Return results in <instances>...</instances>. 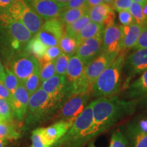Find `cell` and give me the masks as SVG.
<instances>
[{
    "label": "cell",
    "instance_id": "obj_5",
    "mask_svg": "<svg viewBox=\"0 0 147 147\" xmlns=\"http://www.w3.org/2000/svg\"><path fill=\"white\" fill-rule=\"evenodd\" d=\"M85 64L76 55L69 58L65 74L66 100L75 95L92 94L85 76Z\"/></svg>",
    "mask_w": 147,
    "mask_h": 147
},
{
    "label": "cell",
    "instance_id": "obj_33",
    "mask_svg": "<svg viewBox=\"0 0 147 147\" xmlns=\"http://www.w3.org/2000/svg\"><path fill=\"white\" fill-rule=\"evenodd\" d=\"M129 11L134 17L135 23L143 26L147 21L146 18L145 17L144 13H143L142 5L140 3L133 1L131 7L129 9Z\"/></svg>",
    "mask_w": 147,
    "mask_h": 147
},
{
    "label": "cell",
    "instance_id": "obj_19",
    "mask_svg": "<svg viewBox=\"0 0 147 147\" xmlns=\"http://www.w3.org/2000/svg\"><path fill=\"white\" fill-rule=\"evenodd\" d=\"M73 121H58L47 127H42L45 138L51 147L60 140L69 131Z\"/></svg>",
    "mask_w": 147,
    "mask_h": 147
},
{
    "label": "cell",
    "instance_id": "obj_29",
    "mask_svg": "<svg viewBox=\"0 0 147 147\" xmlns=\"http://www.w3.org/2000/svg\"><path fill=\"white\" fill-rule=\"evenodd\" d=\"M40 67L23 82L25 87L28 91L29 95H32L34 92H36L41 85L42 82L40 79Z\"/></svg>",
    "mask_w": 147,
    "mask_h": 147
},
{
    "label": "cell",
    "instance_id": "obj_52",
    "mask_svg": "<svg viewBox=\"0 0 147 147\" xmlns=\"http://www.w3.org/2000/svg\"><path fill=\"white\" fill-rule=\"evenodd\" d=\"M89 147H96L94 145V144H93V143H91V144H89Z\"/></svg>",
    "mask_w": 147,
    "mask_h": 147
},
{
    "label": "cell",
    "instance_id": "obj_34",
    "mask_svg": "<svg viewBox=\"0 0 147 147\" xmlns=\"http://www.w3.org/2000/svg\"><path fill=\"white\" fill-rule=\"evenodd\" d=\"M110 147H129L128 139L119 130L112 134Z\"/></svg>",
    "mask_w": 147,
    "mask_h": 147
},
{
    "label": "cell",
    "instance_id": "obj_26",
    "mask_svg": "<svg viewBox=\"0 0 147 147\" xmlns=\"http://www.w3.org/2000/svg\"><path fill=\"white\" fill-rule=\"evenodd\" d=\"M58 46L61 50L62 53L68 55L71 57L76 55L78 47V44L76 38L68 36L64 32Z\"/></svg>",
    "mask_w": 147,
    "mask_h": 147
},
{
    "label": "cell",
    "instance_id": "obj_7",
    "mask_svg": "<svg viewBox=\"0 0 147 147\" xmlns=\"http://www.w3.org/2000/svg\"><path fill=\"white\" fill-rule=\"evenodd\" d=\"M93 121V106L91 102L73 121L72 125L64 136L59 142L61 144L70 142L72 147H78L82 139L91 127Z\"/></svg>",
    "mask_w": 147,
    "mask_h": 147
},
{
    "label": "cell",
    "instance_id": "obj_14",
    "mask_svg": "<svg viewBox=\"0 0 147 147\" xmlns=\"http://www.w3.org/2000/svg\"><path fill=\"white\" fill-rule=\"evenodd\" d=\"M29 95L23 82H21L12 94L10 102L14 118L19 122L25 120L28 108Z\"/></svg>",
    "mask_w": 147,
    "mask_h": 147
},
{
    "label": "cell",
    "instance_id": "obj_17",
    "mask_svg": "<svg viewBox=\"0 0 147 147\" xmlns=\"http://www.w3.org/2000/svg\"><path fill=\"white\" fill-rule=\"evenodd\" d=\"M36 13L44 21L58 18L64 10L63 7L53 0H27Z\"/></svg>",
    "mask_w": 147,
    "mask_h": 147
},
{
    "label": "cell",
    "instance_id": "obj_30",
    "mask_svg": "<svg viewBox=\"0 0 147 147\" xmlns=\"http://www.w3.org/2000/svg\"><path fill=\"white\" fill-rule=\"evenodd\" d=\"M1 82L5 86V87L9 90L12 95L13 94L14 91L21 83L20 80L15 76V74L7 67H5L4 76H3V80Z\"/></svg>",
    "mask_w": 147,
    "mask_h": 147
},
{
    "label": "cell",
    "instance_id": "obj_3",
    "mask_svg": "<svg viewBox=\"0 0 147 147\" xmlns=\"http://www.w3.org/2000/svg\"><path fill=\"white\" fill-rule=\"evenodd\" d=\"M126 53L121 52L117 59L97 78L92 87V96H115L121 90Z\"/></svg>",
    "mask_w": 147,
    "mask_h": 147
},
{
    "label": "cell",
    "instance_id": "obj_20",
    "mask_svg": "<svg viewBox=\"0 0 147 147\" xmlns=\"http://www.w3.org/2000/svg\"><path fill=\"white\" fill-rule=\"evenodd\" d=\"M122 32V45L121 52H127L134 49L142 31V25L134 22L128 26L120 25Z\"/></svg>",
    "mask_w": 147,
    "mask_h": 147
},
{
    "label": "cell",
    "instance_id": "obj_6",
    "mask_svg": "<svg viewBox=\"0 0 147 147\" xmlns=\"http://www.w3.org/2000/svg\"><path fill=\"white\" fill-rule=\"evenodd\" d=\"M6 12L23 24L34 36L45 23L27 0H15Z\"/></svg>",
    "mask_w": 147,
    "mask_h": 147
},
{
    "label": "cell",
    "instance_id": "obj_4",
    "mask_svg": "<svg viewBox=\"0 0 147 147\" xmlns=\"http://www.w3.org/2000/svg\"><path fill=\"white\" fill-rule=\"evenodd\" d=\"M59 103L53 100L41 88L29 97V105L25 118L26 127L36 125L47 120L60 108Z\"/></svg>",
    "mask_w": 147,
    "mask_h": 147
},
{
    "label": "cell",
    "instance_id": "obj_53",
    "mask_svg": "<svg viewBox=\"0 0 147 147\" xmlns=\"http://www.w3.org/2000/svg\"><path fill=\"white\" fill-rule=\"evenodd\" d=\"M3 123V122H2V121H1V119H0V123Z\"/></svg>",
    "mask_w": 147,
    "mask_h": 147
},
{
    "label": "cell",
    "instance_id": "obj_35",
    "mask_svg": "<svg viewBox=\"0 0 147 147\" xmlns=\"http://www.w3.org/2000/svg\"><path fill=\"white\" fill-rule=\"evenodd\" d=\"M69 58H70V57L68 56V55H66L65 54H63V53H62V54L55 61L56 74L65 76Z\"/></svg>",
    "mask_w": 147,
    "mask_h": 147
},
{
    "label": "cell",
    "instance_id": "obj_10",
    "mask_svg": "<svg viewBox=\"0 0 147 147\" xmlns=\"http://www.w3.org/2000/svg\"><path fill=\"white\" fill-rule=\"evenodd\" d=\"M65 32V26L59 18H54L45 21L39 32L36 35L47 47L57 46Z\"/></svg>",
    "mask_w": 147,
    "mask_h": 147
},
{
    "label": "cell",
    "instance_id": "obj_25",
    "mask_svg": "<svg viewBox=\"0 0 147 147\" xmlns=\"http://www.w3.org/2000/svg\"><path fill=\"white\" fill-rule=\"evenodd\" d=\"M48 47L43 44L40 40L34 36L25 46L24 51L34 56L38 61L42 59L47 51Z\"/></svg>",
    "mask_w": 147,
    "mask_h": 147
},
{
    "label": "cell",
    "instance_id": "obj_13",
    "mask_svg": "<svg viewBox=\"0 0 147 147\" xmlns=\"http://www.w3.org/2000/svg\"><path fill=\"white\" fill-rule=\"evenodd\" d=\"M117 57L113 55L102 52L85 66V76L91 89V93L92 87L97 78Z\"/></svg>",
    "mask_w": 147,
    "mask_h": 147
},
{
    "label": "cell",
    "instance_id": "obj_43",
    "mask_svg": "<svg viewBox=\"0 0 147 147\" xmlns=\"http://www.w3.org/2000/svg\"><path fill=\"white\" fill-rule=\"evenodd\" d=\"M15 0H0V15L8 11Z\"/></svg>",
    "mask_w": 147,
    "mask_h": 147
},
{
    "label": "cell",
    "instance_id": "obj_47",
    "mask_svg": "<svg viewBox=\"0 0 147 147\" xmlns=\"http://www.w3.org/2000/svg\"><path fill=\"white\" fill-rule=\"evenodd\" d=\"M10 141L6 139L0 138V147H6Z\"/></svg>",
    "mask_w": 147,
    "mask_h": 147
},
{
    "label": "cell",
    "instance_id": "obj_27",
    "mask_svg": "<svg viewBox=\"0 0 147 147\" xmlns=\"http://www.w3.org/2000/svg\"><path fill=\"white\" fill-rule=\"evenodd\" d=\"M90 22H91V20H90L89 16L87 13L83 16H82L81 18H79L78 20L71 23L70 25L65 26L64 32L69 36L76 38L77 36L81 31V29Z\"/></svg>",
    "mask_w": 147,
    "mask_h": 147
},
{
    "label": "cell",
    "instance_id": "obj_31",
    "mask_svg": "<svg viewBox=\"0 0 147 147\" xmlns=\"http://www.w3.org/2000/svg\"><path fill=\"white\" fill-rule=\"evenodd\" d=\"M0 119L3 123H12L14 119L10 104L3 99H0Z\"/></svg>",
    "mask_w": 147,
    "mask_h": 147
},
{
    "label": "cell",
    "instance_id": "obj_38",
    "mask_svg": "<svg viewBox=\"0 0 147 147\" xmlns=\"http://www.w3.org/2000/svg\"><path fill=\"white\" fill-rule=\"evenodd\" d=\"M134 0H114L112 3V8L117 12L122 10H129L133 3Z\"/></svg>",
    "mask_w": 147,
    "mask_h": 147
},
{
    "label": "cell",
    "instance_id": "obj_51",
    "mask_svg": "<svg viewBox=\"0 0 147 147\" xmlns=\"http://www.w3.org/2000/svg\"><path fill=\"white\" fill-rule=\"evenodd\" d=\"M114 1V0H104V2L106 3H107V4H109V5H111L112 3H113Z\"/></svg>",
    "mask_w": 147,
    "mask_h": 147
},
{
    "label": "cell",
    "instance_id": "obj_11",
    "mask_svg": "<svg viewBox=\"0 0 147 147\" xmlns=\"http://www.w3.org/2000/svg\"><path fill=\"white\" fill-rule=\"evenodd\" d=\"M147 69V49L134 50L125 59L123 70L127 72L126 80L125 82V87L129 86L130 80L134 76L142 74Z\"/></svg>",
    "mask_w": 147,
    "mask_h": 147
},
{
    "label": "cell",
    "instance_id": "obj_1",
    "mask_svg": "<svg viewBox=\"0 0 147 147\" xmlns=\"http://www.w3.org/2000/svg\"><path fill=\"white\" fill-rule=\"evenodd\" d=\"M91 102L93 113V123L78 147L106 131L125 115L131 114L136 103L135 101L121 100L116 95L99 97Z\"/></svg>",
    "mask_w": 147,
    "mask_h": 147
},
{
    "label": "cell",
    "instance_id": "obj_36",
    "mask_svg": "<svg viewBox=\"0 0 147 147\" xmlns=\"http://www.w3.org/2000/svg\"><path fill=\"white\" fill-rule=\"evenodd\" d=\"M31 147H51L44 136L42 127L36 129L32 131Z\"/></svg>",
    "mask_w": 147,
    "mask_h": 147
},
{
    "label": "cell",
    "instance_id": "obj_45",
    "mask_svg": "<svg viewBox=\"0 0 147 147\" xmlns=\"http://www.w3.org/2000/svg\"><path fill=\"white\" fill-rule=\"evenodd\" d=\"M104 0H87V4L89 8L90 7H93L95 5L102 4L104 3Z\"/></svg>",
    "mask_w": 147,
    "mask_h": 147
},
{
    "label": "cell",
    "instance_id": "obj_42",
    "mask_svg": "<svg viewBox=\"0 0 147 147\" xmlns=\"http://www.w3.org/2000/svg\"><path fill=\"white\" fill-rule=\"evenodd\" d=\"M12 95L9 91V90L5 87V86L1 81H0V99L7 100L10 103L12 101Z\"/></svg>",
    "mask_w": 147,
    "mask_h": 147
},
{
    "label": "cell",
    "instance_id": "obj_15",
    "mask_svg": "<svg viewBox=\"0 0 147 147\" xmlns=\"http://www.w3.org/2000/svg\"><path fill=\"white\" fill-rule=\"evenodd\" d=\"M40 88L47 92L51 98L59 103L61 106L66 100L65 76L55 74L52 78L42 82Z\"/></svg>",
    "mask_w": 147,
    "mask_h": 147
},
{
    "label": "cell",
    "instance_id": "obj_8",
    "mask_svg": "<svg viewBox=\"0 0 147 147\" xmlns=\"http://www.w3.org/2000/svg\"><path fill=\"white\" fill-rule=\"evenodd\" d=\"M6 67L15 74L20 82H24L39 68L40 63L34 56L25 51H22L10 59Z\"/></svg>",
    "mask_w": 147,
    "mask_h": 147
},
{
    "label": "cell",
    "instance_id": "obj_40",
    "mask_svg": "<svg viewBox=\"0 0 147 147\" xmlns=\"http://www.w3.org/2000/svg\"><path fill=\"white\" fill-rule=\"evenodd\" d=\"M119 20L121 25L128 26L134 23L135 21L129 10H122L119 12Z\"/></svg>",
    "mask_w": 147,
    "mask_h": 147
},
{
    "label": "cell",
    "instance_id": "obj_50",
    "mask_svg": "<svg viewBox=\"0 0 147 147\" xmlns=\"http://www.w3.org/2000/svg\"><path fill=\"white\" fill-rule=\"evenodd\" d=\"M147 1V0H134V1H136V2L140 3L141 5L143 4V3H144L145 1Z\"/></svg>",
    "mask_w": 147,
    "mask_h": 147
},
{
    "label": "cell",
    "instance_id": "obj_2",
    "mask_svg": "<svg viewBox=\"0 0 147 147\" xmlns=\"http://www.w3.org/2000/svg\"><path fill=\"white\" fill-rule=\"evenodd\" d=\"M34 36L23 24L7 12L0 15V59L7 65L10 59L24 51Z\"/></svg>",
    "mask_w": 147,
    "mask_h": 147
},
{
    "label": "cell",
    "instance_id": "obj_18",
    "mask_svg": "<svg viewBox=\"0 0 147 147\" xmlns=\"http://www.w3.org/2000/svg\"><path fill=\"white\" fill-rule=\"evenodd\" d=\"M87 14L91 22L104 25V27L115 23V10L106 3L90 7Z\"/></svg>",
    "mask_w": 147,
    "mask_h": 147
},
{
    "label": "cell",
    "instance_id": "obj_16",
    "mask_svg": "<svg viewBox=\"0 0 147 147\" xmlns=\"http://www.w3.org/2000/svg\"><path fill=\"white\" fill-rule=\"evenodd\" d=\"M102 36L85 40L79 45L76 55L86 65L102 53Z\"/></svg>",
    "mask_w": 147,
    "mask_h": 147
},
{
    "label": "cell",
    "instance_id": "obj_32",
    "mask_svg": "<svg viewBox=\"0 0 147 147\" xmlns=\"http://www.w3.org/2000/svg\"><path fill=\"white\" fill-rule=\"evenodd\" d=\"M40 79L41 82H45L56 74L55 61H48L40 63Z\"/></svg>",
    "mask_w": 147,
    "mask_h": 147
},
{
    "label": "cell",
    "instance_id": "obj_49",
    "mask_svg": "<svg viewBox=\"0 0 147 147\" xmlns=\"http://www.w3.org/2000/svg\"><path fill=\"white\" fill-rule=\"evenodd\" d=\"M142 8L143 10V13H144L145 17H146L147 20V1L142 4Z\"/></svg>",
    "mask_w": 147,
    "mask_h": 147
},
{
    "label": "cell",
    "instance_id": "obj_12",
    "mask_svg": "<svg viewBox=\"0 0 147 147\" xmlns=\"http://www.w3.org/2000/svg\"><path fill=\"white\" fill-rule=\"evenodd\" d=\"M122 32L120 25L115 23L104 27L102 36V52L118 57L121 53Z\"/></svg>",
    "mask_w": 147,
    "mask_h": 147
},
{
    "label": "cell",
    "instance_id": "obj_39",
    "mask_svg": "<svg viewBox=\"0 0 147 147\" xmlns=\"http://www.w3.org/2000/svg\"><path fill=\"white\" fill-rule=\"evenodd\" d=\"M142 49H147V21L142 26L138 40L134 49L138 50Z\"/></svg>",
    "mask_w": 147,
    "mask_h": 147
},
{
    "label": "cell",
    "instance_id": "obj_22",
    "mask_svg": "<svg viewBox=\"0 0 147 147\" xmlns=\"http://www.w3.org/2000/svg\"><path fill=\"white\" fill-rule=\"evenodd\" d=\"M126 133L129 147H147V134L139 130L134 123L128 126Z\"/></svg>",
    "mask_w": 147,
    "mask_h": 147
},
{
    "label": "cell",
    "instance_id": "obj_48",
    "mask_svg": "<svg viewBox=\"0 0 147 147\" xmlns=\"http://www.w3.org/2000/svg\"><path fill=\"white\" fill-rule=\"evenodd\" d=\"M53 1H55L56 3H59V4H60L61 5H62V6L64 8V6H65V5L67 3L69 0H53Z\"/></svg>",
    "mask_w": 147,
    "mask_h": 147
},
{
    "label": "cell",
    "instance_id": "obj_24",
    "mask_svg": "<svg viewBox=\"0 0 147 147\" xmlns=\"http://www.w3.org/2000/svg\"><path fill=\"white\" fill-rule=\"evenodd\" d=\"M88 9H89V6L67 9V10H63V12L61 13L58 18H59L61 22L65 27L78 20L79 18L83 16L84 14H87Z\"/></svg>",
    "mask_w": 147,
    "mask_h": 147
},
{
    "label": "cell",
    "instance_id": "obj_23",
    "mask_svg": "<svg viewBox=\"0 0 147 147\" xmlns=\"http://www.w3.org/2000/svg\"><path fill=\"white\" fill-rule=\"evenodd\" d=\"M104 30V25L91 21L81 29L77 36L76 39L78 46L85 40L103 35Z\"/></svg>",
    "mask_w": 147,
    "mask_h": 147
},
{
    "label": "cell",
    "instance_id": "obj_44",
    "mask_svg": "<svg viewBox=\"0 0 147 147\" xmlns=\"http://www.w3.org/2000/svg\"><path fill=\"white\" fill-rule=\"evenodd\" d=\"M134 124L141 131L147 134V117L140 119L136 123H134Z\"/></svg>",
    "mask_w": 147,
    "mask_h": 147
},
{
    "label": "cell",
    "instance_id": "obj_28",
    "mask_svg": "<svg viewBox=\"0 0 147 147\" xmlns=\"http://www.w3.org/2000/svg\"><path fill=\"white\" fill-rule=\"evenodd\" d=\"M21 137V134L16 127L12 123H0V138L8 140H17Z\"/></svg>",
    "mask_w": 147,
    "mask_h": 147
},
{
    "label": "cell",
    "instance_id": "obj_21",
    "mask_svg": "<svg viewBox=\"0 0 147 147\" xmlns=\"http://www.w3.org/2000/svg\"><path fill=\"white\" fill-rule=\"evenodd\" d=\"M125 93L128 99L135 102L147 100V69L139 78L129 84Z\"/></svg>",
    "mask_w": 147,
    "mask_h": 147
},
{
    "label": "cell",
    "instance_id": "obj_9",
    "mask_svg": "<svg viewBox=\"0 0 147 147\" xmlns=\"http://www.w3.org/2000/svg\"><path fill=\"white\" fill-rule=\"evenodd\" d=\"M91 97V93H83L67 98L57 111L56 119L59 121H74L89 104Z\"/></svg>",
    "mask_w": 147,
    "mask_h": 147
},
{
    "label": "cell",
    "instance_id": "obj_41",
    "mask_svg": "<svg viewBox=\"0 0 147 147\" xmlns=\"http://www.w3.org/2000/svg\"><path fill=\"white\" fill-rule=\"evenodd\" d=\"M83 6H88L87 4V0H69L64 6V10L81 8Z\"/></svg>",
    "mask_w": 147,
    "mask_h": 147
},
{
    "label": "cell",
    "instance_id": "obj_37",
    "mask_svg": "<svg viewBox=\"0 0 147 147\" xmlns=\"http://www.w3.org/2000/svg\"><path fill=\"white\" fill-rule=\"evenodd\" d=\"M62 54V51L59 46H53L47 48L45 55L40 61V63L48 61H55Z\"/></svg>",
    "mask_w": 147,
    "mask_h": 147
},
{
    "label": "cell",
    "instance_id": "obj_46",
    "mask_svg": "<svg viewBox=\"0 0 147 147\" xmlns=\"http://www.w3.org/2000/svg\"><path fill=\"white\" fill-rule=\"evenodd\" d=\"M5 73V67L0 61V81H2Z\"/></svg>",
    "mask_w": 147,
    "mask_h": 147
}]
</instances>
